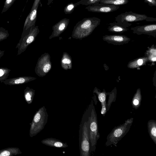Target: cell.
<instances>
[{"label": "cell", "mask_w": 156, "mask_h": 156, "mask_svg": "<svg viewBox=\"0 0 156 156\" xmlns=\"http://www.w3.org/2000/svg\"><path fill=\"white\" fill-rule=\"evenodd\" d=\"M101 20L95 17L85 18L79 21L74 27L72 36L82 39L90 35L101 23Z\"/></svg>", "instance_id": "obj_1"}, {"label": "cell", "mask_w": 156, "mask_h": 156, "mask_svg": "<svg viewBox=\"0 0 156 156\" xmlns=\"http://www.w3.org/2000/svg\"><path fill=\"white\" fill-rule=\"evenodd\" d=\"M88 115V109L83 114L80 125L79 141L80 156H90Z\"/></svg>", "instance_id": "obj_2"}, {"label": "cell", "mask_w": 156, "mask_h": 156, "mask_svg": "<svg viewBox=\"0 0 156 156\" xmlns=\"http://www.w3.org/2000/svg\"><path fill=\"white\" fill-rule=\"evenodd\" d=\"M93 105V103L90 105L88 108L90 152L95 151L97 141L100 137L98 132L97 115Z\"/></svg>", "instance_id": "obj_3"}, {"label": "cell", "mask_w": 156, "mask_h": 156, "mask_svg": "<svg viewBox=\"0 0 156 156\" xmlns=\"http://www.w3.org/2000/svg\"><path fill=\"white\" fill-rule=\"evenodd\" d=\"M48 115L46 109L43 106L36 112L30 124L29 135L31 137L36 136L44 128L47 123Z\"/></svg>", "instance_id": "obj_4"}, {"label": "cell", "mask_w": 156, "mask_h": 156, "mask_svg": "<svg viewBox=\"0 0 156 156\" xmlns=\"http://www.w3.org/2000/svg\"><path fill=\"white\" fill-rule=\"evenodd\" d=\"M133 119L132 118L128 119L123 124L115 127L107 136L106 146L116 145L129 131Z\"/></svg>", "instance_id": "obj_5"}, {"label": "cell", "mask_w": 156, "mask_h": 156, "mask_svg": "<svg viewBox=\"0 0 156 156\" xmlns=\"http://www.w3.org/2000/svg\"><path fill=\"white\" fill-rule=\"evenodd\" d=\"M115 22L127 27L132 25L130 22L142 21L156 22V18L148 17L145 14L137 13L132 11L126 12L121 13L115 18Z\"/></svg>", "instance_id": "obj_6"}, {"label": "cell", "mask_w": 156, "mask_h": 156, "mask_svg": "<svg viewBox=\"0 0 156 156\" xmlns=\"http://www.w3.org/2000/svg\"><path fill=\"white\" fill-rule=\"evenodd\" d=\"M40 30L38 26H33L27 30H23L19 41L16 48L18 49L17 55L23 52L28 46L34 41Z\"/></svg>", "instance_id": "obj_7"}, {"label": "cell", "mask_w": 156, "mask_h": 156, "mask_svg": "<svg viewBox=\"0 0 156 156\" xmlns=\"http://www.w3.org/2000/svg\"><path fill=\"white\" fill-rule=\"evenodd\" d=\"M51 66L50 55L48 53H44L38 60L35 68V72L38 76L43 77L50 71Z\"/></svg>", "instance_id": "obj_8"}, {"label": "cell", "mask_w": 156, "mask_h": 156, "mask_svg": "<svg viewBox=\"0 0 156 156\" xmlns=\"http://www.w3.org/2000/svg\"><path fill=\"white\" fill-rule=\"evenodd\" d=\"M119 8V6L99 3L93 5H88L85 8L89 12L107 13L116 11Z\"/></svg>", "instance_id": "obj_9"}, {"label": "cell", "mask_w": 156, "mask_h": 156, "mask_svg": "<svg viewBox=\"0 0 156 156\" xmlns=\"http://www.w3.org/2000/svg\"><path fill=\"white\" fill-rule=\"evenodd\" d=\"M133 33L138 35L145 34L154 36L156 35V24L138 26L131 27Z\"/></svg>", "instance_id": "obj_10"}, {"label": "cell", "mask_w": 156, "mask_h": 156, "mask_svg": "<svg viewBox=\"0 0 156 156\" xmlns=\"http://www.w3.org/2000/svg\"><path fill=\"white\" fill-rule=\"evenodd\" d=\"M69 23V19L65 18L54 25L52 27L53 31L49 39L58 37L66 29Z\"/></svg>", "instance_id": "obj_11"}, {"label": "cell", "mask_w": 156, "mask_h": 156, "mask_svg": "<svg viewBox=\"0 0 156 156\" xmlns=\"http://www.w3.org/2000/svg\"><path fill=\"white\" fill-rule=\"evenodd\" d=\"M103 39L109 43L120 45L128 43L130 38L126 36L121 35H105Z\"/></svg>", "instance_id": "obj_12"}, {"label": "cell", "mask_w": 156, "mask_h": 156, "mask_svg": "<svg viewBox=\"0 0 156 156\" xmlns=\"http://www.w3.org/2000/svg\"><path fill=\"white\" fill-rule=\"evenodd\" d=\"M36 79V78L31 76H19L7 79L3 83L6 85H16L27 83Z\"/></svg>", "instance_id": "obj_13"}, {"label": "cell", "mask_w": 156, "mask_h": 156, "mask_svg": "<svg viewBox=\"0 0 156 156\" xmlns=\"http://www.w3.org/2000/svg\"><path fill=\"white\" fill-rule=\"evenodd\" d=\"M41 143L49 146L58 147L66 148L68 147L66 143H64L61 141L52 138H48L43 140Z\"/></svg>", "instance_id": "obj_14"}, {"label": "cell", "mask_w": 156, "mask_h": 156, "mask_svg": "<svg viewBox=\"0 0 156 156\" xmlns=\"http://www.w3.org/2000/svg\"><path fill=\"white\" fill-rule=\"evenodd\" d=\"M108 30L109 32L114 33H122L127 31L128 30V27L122 25L117 22L110 23Z\"/></svg>", "instance_id": "obj_15"}, {"label": "cell", "mask_w": 156, "mask_h": 156, "mask_svg": "<svg viewBox=\"0 0 156 156\" xmlns=\"http://www.w3.org/2000/svg\"><path fill=\"white\" fill-rule=\"evenodd\" d=\"M61 64L64 69H71L72 67V60L71 57L66 52H64L62 57Z\"/></svg>", "instance_id": "obj_16"}, {"label": "cell", "mask_w": 156, "mask_h": 156, "mask_svg": "<svg viewBox=\"0 0 156 156\" xmlns=\"http://www.w3.org/2000/svg\"><path fill=\"white\" fill-rule=\"evenodd\" d=\"M148 60V58L146 56L138 58L129 62L127 67L131 69L139 67L145 64Z\"/></svg>", "instance_id": "obj_17"}, {"label": "cell", "mask_w": 156, "mask_h": 156, "mask_svg": "<svg viewBox=\"0 0 156 156\" xmlns=\"http://www.w3.org/2000/svg\"><path fill=\"white\" fill-rule=\"evenodd\" d=\"M147 129L151 138L156 144V121L153 119L149 120L147 123Z\"/></svg>", "instance_id": "obj_18"}, {"label": "cell", "mask_w": 156, "mask_h": 156, "mask_svg": "<svg viewBox=\"0 0 156 156\" xmlns=\"http://www.w3.org/2000/svg\"><path fill=\"white\" fill-rule=\"evenodd\" d=\"M21 153L18 147H10L0 150V156H12Z\"/></svg>", "instance_id": "obj_19"}, {"label": "cell", "mask_w": 156, "mask_h": 156, "mask_svg": "<svg viewBox=\"0 0 156 156\" xmlns=\"http://www.w3.org/2000/svg\"><path fill=\"white\" fill-rule=\"evenodd\" d=\"M38 7H36L30 12L29 19L25 28L23 30H27L29 28L35 26V23L37 20V11Z\"/></svg>", "instance_id": "obj_20"}, {"label": "cell", "mask_w": 156, "mask_h": 156, "mask_svg": "<svg viewBox=\"0 0 156 156\" xmlns=\"http://www.w3.org/2000/svg\"><path fill=\"white\" fill-rule=\"evenodd\" d=\"M142 96L140 88H138L132 99L131 104L133 108L136 109H138L141 105Z\"/></svg>", "instance_id": "obj_21"}, {"label": "cell", "mask_w": 156, "mask_h": 156, "mask_svg": "<svg viewBox=\"0 0 156 156\" xmlns=\"http://www.w3.org/2000/svg\"><path fill=\"white\" fill-rule=\"evenodd\" d=\"M35 90L27 87L24 91V96L26 102L30 104L33 101L35 94Z\"/></svg>", "instance_id": "obj_22"}, {"label": "cell", "mask_w": 156, "mask_h": 156, "mask_svg": "<svg viewBox=\"0 0 156 156\" xmlns=\"http://www.w3.org/2000/svg\"><path fill=\"white\" fill-rule=\"evenodd\" d=\"M129 0H101L100 3L114 5L119 6L125 5L129 2Z\"/></svg>", "instance_id": "obj_23"}, {"label": "cell", "mask_w": 156, "mask_h": 156, "mask_svg": "<svg viewBox=\"0 0 156 156\" xmlns=\"http://www.w3.org/2000/svg\"><path fill=\"white\" fill-rule=\"evenodd\" d=\"M10 69L6 67H0V82H3L6 80L11 71Z\"/></svg>", "instance_id": "obj_24"}, {"label": "cell", "mask_w": 156, "mask_h": 156, "mask_svg": "<svg viewBox=\"0 0 156 156\" xmlns=\"http://www.w3.org/2000/svg\"><path fill=\"white\" fill-rule=\"evenodd\" d=\"M80 5V1L75 3L72 2L68 4L64 8V12L66 14H71L73 11L76 7Z\"/></svg>", "instance_id": "obj_25"}, {"label": "cell", "mask_w": 156, "mask_h": 156, "mask_svg": "<svg viewBox=\"0 0 156 156\" xmlns=\"http://www.w3.org/2000/svg\"><path fill=\"white\" fill-rule=\"evenodd\" d=\"M94 92L96 93L98 95V100L101 103V105H106V93L105 91L99 92L97 89L94 88Z\"/></svg>", "instance_id": "obj_26"}, {"label": "cell", "mask_w": 156, "mask_h": 156, "mask_svg": "<svg viewBox=\"0 0 156 156\" xmlns=\"http://www.w3.org/2000/svg\"><path fill=\"white\" fill-rule=\"evenodd\" d=\"M148 60L152 62H155L156 60V50L154 48H151L147 52Z\"/></svg>", "instance_id": "obj_27"}, {"label": "cell", "mask_w": 156, "mask_h": 156, "mask_svg": "<svg viewBox=\"0 0 156 156\" xmlns=\"http://www.w3.org/2000/svg\"><path fill=\"white\" fill-rule=\"evenodd\" d=\"M9 35L7 30L2 27H0V41L6 39Z\"/></svg>", "instance_id": "obj_28"}, {"label": "cell", "mask_w": 156, "mask_h": 156, "mask_svg": "<svg viewBox=\"0 0 156 156\" xmlns=\"http://www.w3.org/2000/svg\"><path fill=\"white\" fill-rule=\"evenodd\" d=\"M16 0H5L1 13L6 12L13 5Z\"/></svg>", "instance_id": "obj_29"}, {"label": "cell", "mask_w": 156, "mask_h": 156, "mask_svg": "<svg viewBox=\"0 0 156 156\" xmlns=\"http://www.w3.org/2000/svg\"><path fill=\"white\" fill-rule=\"evenodd\" d=\"M101 0H80L79 1L80 4L88 6L99 3Z\"/></svg>", "instance_id": "obj_30"}, {"label": "cell", "mask_w": 156, "mask_h": 156, "mask_svg": "<svg viewBox=\"0 0 156 156\" xmlns=\"http://www.w3.org/2000/svg\"><path fill=\"white\" fill-rule=\"evenodd\" d=\"M144 2L151 6L156 7V0H144Z\"/></svg>", "instance_id": "obj_31"}, {"label": "cell", "mask_w": 156, "mask_h": 156, "mask_svg": "<svg viewBox=\"0 0 156 156\" xmlns=\"http://www.w3.org/2000/svg\"><path fill=\"white\" fill-rule=\"evenodd\" d=\"M41 2V0H34L31 10L36 7H38L39 5Z\"/></svg>", "instance_id": "obj_32"}, {"label": "cell", "mask_w": 156, "mask_h": 156, "mask_svg": "<svg viewBox=\"0 0 156 156\" xmlns=\"http://www.w3.org/2000/svg\"><path fill=\"white\" fill-rule=\"evenodd\" d=\"M30 15V13H29V14L28 15L26 19L23 26V30H24L25 28L26 25L28 23V21L29 19Z\"/></svg>", "instance_id": "obj_33"}, {"label": "cell", "mask_w": 156, "mask_h": 156, "mask_svg": "<svg viewBox=\"0 0 156 156\" xmlns=\"http://www.w3.org/2000/svg\"><path fill=\"white\" fill-rule=\"evenodd\" d=\"M5 51L0 50V57H2L4 55Z\"/></svg>", "instance_id": "obj_34"}, {"label": "cell", "mask_w": 156, "mask_h": 156, "mask_svg": "<svg viewBox=\"0 0 156 156\" xmlns=\"http://www.w3.org/2000/svg\"><path fill=\"white\" fill-rule=\"evenodd\" d=\"M54 1V0H48L47 5H49Z\"/></svg>", "instance_id": "obj_35"}, {"label": "cell", "mask_w": 156, "mask_h": 156, "mask_svg": "<svg viewBox=\"0 0 156 156\" xmlns=\"http://www.w3.org/2000/svg\"><path fill=\"white\" fill-rule=\"evenodd\" d=\"M28 0H27V2L28 1Z\"/></svg>", "instance_id": "obj_36"}, {"label": "cell", "mask_w": 156, "mask_h": 156, "mask_svg": "<svg viewBox=\"0 0 156 156\" xmlns=\"http://www.w3.org/2000/svg\"><path fill=\"white\" fill-rule=\"evenodd\" d=\"M1 58V57H0V58Z\"/></svg>", "instance_id": "obj_37"}]
</instances>
